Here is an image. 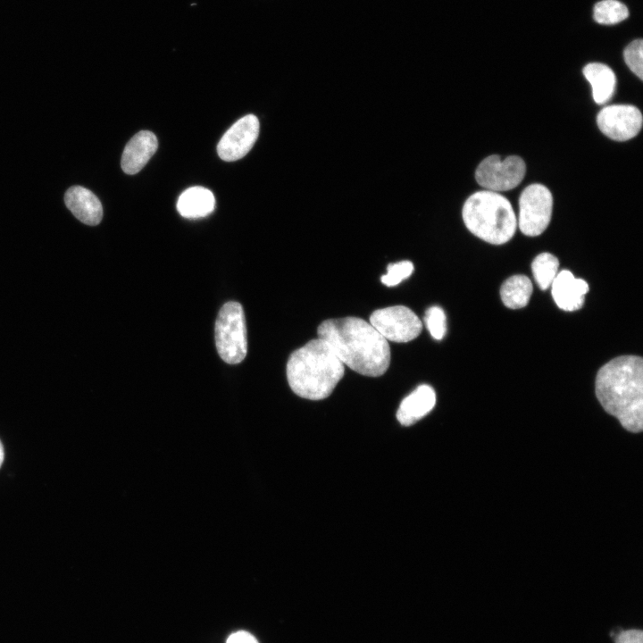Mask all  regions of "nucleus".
Here are the masks:
<instances>
[{"label":"nucleus","instance_id":"1","mask_svg":"<svg viewBox=\"0 0 643 643\" xmlns=\"http://www.w3.org/2000/svg\"><path fill=\"white\" fill-rule=\"evenodd\" d=\"M317 334L343 364L362 375L379 377L389 366L391 355L388 340L361 318L326 320L319 325Z\"/></svg>","mask_w":643,"mask_h":643},{"label":"nucleus","instance_id":"2","mask_svg":"<svg viewBox=\"0 0 643 643\" xmlns=\"http://www.w3.org/2000/svg\"><path fill=\"white\" fill-rule=\"evenodd\" d=\"M596 396L606 413L634 433L643 427V360L622 355L604 364L597 372Z\"/></svg>","mask_w":643,"mask_h":643},{"label":"nucleus","instance_id":"3","mask_svg":"<svg viewBox=\"0 0 643 643\" xmlns=\"http://www.w3.org/2000/svg\"><path fill=\"white\" fill-rule=\"evenodd\" d=\"M344 364L321 338L294 351L287 363L290 388L297 396L321 400L328 397L344 375Z\"/></svg>","mask_w":643,"mask_h":643},{"label":"nucleus","instance_id":"4","mask_svg":"<svg viewBox=\"0 0 643 643\" xmlns=\"http://www.w3.org/2000/svg\"><path fill=\"white\" fill-rule=\"evenodd\" d=\"M462 216L466 228L479 238L494 245L508 242L517 220L509 200L497 192L477 191L465 201Z\"/></svg>","mask_w":643,"mask_h":643},{"label":"nucleus","instance_id":"5","mask_svg":"<svg viewBox=\"0 0 643 643\" xmlns=\"http://www.w3.org/2000/svg\"><path fill=\"white\" fill-rule=\"evenodd\" d=\"M215 344L220 357L227 363L237 364L247 352L245 314L238 302H228L221 308L215 322Z\"/></svg>","mask_w":643,"mask_h":643},{"label":"nucleus","instance_id":"6","mask_svg":"<svg viewBox=\"0 0 643 643\" xmlns=\"http://www.w3.org/2000/svg\"><path fill=\"white\" fill-rule=\"evenodd\" d=\"M553 209V196L550 190L542 184L526 187L519 198L518 226L521 231L530 237L539 236L547 228Z\"/></svg>","mask_w":643,"mask_h":643},{"label":"nucleus","instance_id":"7","mask_svg":"<svg viewBox=\"0 0 643 643\" xmlns=\"http://www.w3.org/2000/svg\"><path fill=\"white\" fill-rule=\"evenodd\" d=\"M526 165L517 155L501 159L493 154L486 157L476 169V181L486 190L506 191L517 187L524 178Z\"/></svg>","mask_w":643,"mask_h":643},{"label":"nucleus","instance_id":"8","mask_svg":"<svg viewBox=\"0 0 643 643\" xmlns=\"http://www.w3.org/2000/svg\"><path fill=\"white\" fill-rule=\"evenodd\" d=\"M370 323L387 340L397 343L416 338L422 329L420 318L404 305L375 310L370 316Z\"/></svg>","mask_w":643,"mask_h":643},{"label":"nucleus","instance_id":"9","mask_svg":"<svg viewBox=\"0 0 643 643\" xmlns=\"http://www.w3.org/2000/svg\"><path fill=\"white\" fill-rule=\"evenodd\" d=\"M600 131L609 138L626 141L638 135L642 127V114L634 105L612 104L604 107L597 116Z\"/></svg>","mask_w":643,"mask_h":643},{"label":"nucleus","instance_id":"10","mask_svg":"<svg viewBox=\"0 0 643 643\" xmlns=\"http://www.w3.org/2000/svg\"><path fill=\"white\" fill-rule=\"evenodd\" d=\"M259 127V121L254 114H247L237 121L217 145L220 158L226 162H234L244 157L255 145Z\"/></svg>","mask_w":643,"mask_h":643},{"label":"nucleus","instance_id":"11","mask_svg":"<svg viewBox=\"0 0 643 643\" xmlns=\"http://www.w3.org/2000/svg\"><path fill=\"white\" fill-rule=\"evenodd\" d=\"M552 296L557 306L567 312L580 309L584 303V296L589 291L588 283L577 279L568 270L558 272L551 284Z\"/></svg>","mask_w":643,"mask_h":643},{"label":"nucleus","instance_id":"12","mask_svg":"<svg viewBox=\"0 0 643 643\" xmlns=\"http://www.w3.org/2000/svg\"><path fill=\"white\" fill-rule=\"evenodd\" d=\"M158 147L156 136L149 130H141L127 143L121 161L122 171L129 175L140 171L154 154Z\"/></svg>","mask_w":643,"mask_h":643},{"label":"nucleus","instance_id":"13","mask_svg":"<svg viewBox=\"0 0 643 643\" xmlns=\"http://www.w3.org/2000/svg\"><path fill=\"white\" fill-rule=\"evenodd\" d=\"M68 209L81 222L96 226L103 218V207L98 197L89 189L74 186L64 196Z\"/></svg>","mask_w":643,"mask_h":643},{"label":"nucleus","instance_id":"14","mask_svg":"<svg viewBox=\"0 0 643 643\" xmlns=\"http://www.w3.org/2000/svg\"><path fill=\"white\" fill-rule=\"evenodd\" d=\"M436 404V393L430 385L418 386L401 402L397 412V421L410 426L429 413Z\"/></svg>","mask_w":643,"mask_h":643},{"label":"nucleus","instance_id":"15","mask_svg":"<svg viewBox=\"0 0 643 643\" xmlns=\"http://www.w3.org/2000/svg\"><path fill=\"white\" fill-rule=\"evenodd\" d=\"M215 207V198L211 190L200 187L186 189L178 198L177 210L187 219L203 218L212 213Z\"/></svg>","mask_w":643,"mask_h":643},{"label":"nucleus","instance_id":"16","mask_svg":"<svg viewBox=\"0 0 643 643\" xmlns=\"http://www.w3.org/2000/svg\"><path fill=\"white\" fill-rule=\"evenodd\" d=\"M583 75L592 88V96L596 104H604L614 94L616 77L613 70L600 63H591L583 68Z\"/></svg>","mask_w":643,"mask_h":643},{"label":"nucleus","instance_id":"17","mask_svg":"<svg viewBox=\"0 0 643 643\" xmlns=\"http://www.w3.org/2000/svg\"><path fill=\"white\" fill-rule=\"evenodd\" d=\"M532 293V283L525 275H514L504 281L500 296L504 305L511 309L524 307Z\"/></svg>","mask_w":643,"mask_h":643},{"label":"nucleus","instance_id":"18","mask_svg":"<svg viewBox=\"0 0 643 643\" xmlns=\"http://www.w3.org/2000/svg\"><path fill=\"white\" fill-rule=\"evenodd\" d=\"M559 261L554 255L545 252L537 255L531 270L536 282L542 290L547 289L558 273Z\"/></svg>","mask_w":643,"mask_h":643},{"label":"nucleus","instance_id":"19","mask_svg":"<svg viewBox=\"0 0 643 643\" xmlns=\"http://www.w3.org/2000/svg\"><path fill=\"white\" fill-rule=\"evenodd\" d=\"M629 16L626 5L617 0H603L595 4L594 19L597 22L612 25Z\"/></svg>","mask_w":643,"mask_h":643},{"label":"nucleus","instance_id":"20","mask_svg":"<svg viewBox=\"0 0 643 643\" xmlns=\"http://www.w3.org/2000/svg\"><path fill=\"white\" fill-rule=\"evenodd\" d=\"M424 321L433 338L440 340L447 331V318L442 308L431 306L425 312Z\"/></svg>","mask_w":643,"mask_h":643},{"label":"nucleus","instance_id":"21","mask_svg":"<svg viewBox=\"0 0 643 643\" xmlns=\"http://www.w3.org/2000/svg\"><path fill=\"white\" fill-rule=\"evenodd\" d=\"M623 57L630 71L643 79V41L633 40L623 51Z\"/></svg>","mask_w":643,"mask_h":643},{"label":"nucleus","instance_id":"22","mask_svg":"<svg viewBox=\"0 0 643 643\" xmlns=\"http://www.w3.org/2000/svg\"><path fill=\"white\" fill-rule=\"evenodd\" d=\"M387 269V274L381 276L380 280L384 285L392 287L399 284L412 274L413 264L410 261H401L390 263Z\"/></svg>","mask_w":643,"mask_h":643},{"label":"nucleus","instance_id":"23","mask_svg":"<svg viewBox=\"0 0 643 643\" xmlns=\"http://www.w3.org/2000/svg\"><path fill=\"white\" fill-rule=\"evenodd\" d=\"M614 635V643H643V632L641 630H621L618 633L612 631L611 636Z\"/></svg>","mask_w":643,"mask_h":643},{"label":"nucleus","instance_id":"24","mask_svg":"<svg viewBox=\"0 0 643 643\" xmlns=\"http://www.w3.org/2000/svg\"><path fill=\"white\" fill-rule=\"evenodd\" d=\"M226 643H258V641L251 633L238 630L230 634Z\"/></svg>","mask_w":643,"mask_h":643},{"label":"nucleus","instance_id":"25","mask_svg":"<svg viewBox=\"0 0 643 643\" xmlns=\"http://www.w3.org/2000/svg\"><path fill=\"white\" fill-rule=\"evenodd\" d=\"M3 461H4V447L0 441V467H1Z\"/></svg>","mask_w":643,"mask_h":643}]
</instances>
